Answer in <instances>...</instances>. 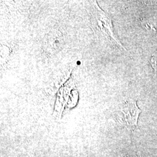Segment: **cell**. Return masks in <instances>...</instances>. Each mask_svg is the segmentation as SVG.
<instances>
[{
  "mask_svg": "<svg viewBox=\"0 0 157 157\" xmlns=\"http://www.w3.org/2000/svg\"><path fill=\"white\" fill-rule=\"evenodd\" d=\"M89 8L91 28L97 38L112 48L126 50L113 33L111 17L101 10L95 1L90 2Z\"/></svg>",
  "mask_w": 157,
  "mask_h": 157,
  "instance_id": "cell-1",
  "label": "cell"
},
{
  "mask_svg": "<svg viewBox=\"0 0 157 157\" xmlns=\"http://www.w3.org/2000/svg\"><path fill=\"white\" fill-rule=\"evenodd\" d=\"M124 116L125 126L129 129L133 130L137 126L139 115L141 110L138 107L136 101L129 99L125 101L120 108Z\"/></svg>",
  "mask_w": 157,
  "mask_h": 157,
  "instance_id": "cell-2",
  "label": "cell"
},
{
  "mask_svg": "<svg viewBox=\"0 0 157 157\" xmlns=\"http://www.w3.org/2000/svg\"><path fill=\"white\" fill-rule=\"evenodd\" d=\"M142 26L146 29H151L155 32H157V24L152 21H146L141 22Z\"/></svg>",
  "mask_w": 157,
  "mask_h": 157,
  "instance_id": "cell-3",
  "label": "cell"
},
{
  "mask_svg": "<svg viewBox=\"0 0 157 157\" xmlns=\"http://www.w3.org/2000/svg\"><path fill=\"white\" fill-rule=\"evenodd\" d=\"M151 64L153 69L157 72V55L154 56L151 59Z\"/></svg>",
  "mask_w": 157,
  "mask_h": 157,
  "instance_id": "cell-4",
  "label": "cell"
}]
</instances>
